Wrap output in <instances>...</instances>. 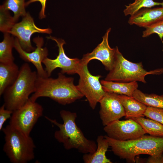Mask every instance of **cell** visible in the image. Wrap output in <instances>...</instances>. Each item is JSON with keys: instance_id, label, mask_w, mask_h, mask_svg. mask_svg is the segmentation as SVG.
Masks as SVG:
<instances>
[{"instance_id": "cell-20", "label": "cell", "mask_w": 163, "mask_h": 163, "mask_svg": "<svg viewBox=\"0 0 163 163\" xmlns=\"http://www.w3.org/2000/svg\"><path fill=\"white\" fill-rule=\"evenodd\" d=\"M8 33H4L3 40L0 43V62L9 63L14 62L12 53L15 39Z\"/></svg>"}, {"instance_id": "cell-3", "label": "cell", "mask_w": 163, "mask_h": 163, "mask_svg": "<svg viewBox=\"0 0 163 163\" xmlns=\"http://www.w3.org/2000/svg\"><path fill=\"white\" fill-rule=\"evenodd\" d=\"M112 151L120 158L135 162V157L141 154L152 156L163 155V137L144 135L138 138L119 141L104 136Z\"/></svg>"}, {"instance_id": "cell-22", "label": "cell", "mask_w": 163, "mask_h": 163, "mask_svg": "<svg viewBox=\"0 0 163 163\" xmlns=\"http://www.w3.org/2000/svg\"><path fill=\"white\" fill-rule=\"evenodd\" d=\"M133 97L147 106L163 108V95L144 93L137 89L134 91Z\"/></svg>"}, {"instance_id": "cell-4", "label": "cell", "mask_w": 163, "mask_h": 163, "mask_svg": "<svg viewBox=\"0 0 163 163\" xmlns=\"http://www.w3.org/2000/svg\"><path fill=\"white\" fill-rule=\"evenodd\" d=\"M37 76V71H33L27 63L21 65L17 79L3 94L6 109L13 111L26 103L36 91Z\"/></svg>"}, {"instance_id": "cell-9", "label": "cell", "mask_w": 163, "mask_h": 163, "mask_svg": "<svg viewBox=\"0 0 163 163\" xmlns=\"http://www.w3.org/2000/svg\"><path fill=\"white\" fill-rule=\"evenodd\" d=\"M78 74L79 79L77 87L86 98L90 107L94 109L106 92L99 81L102 76L92 75L88 70V65H83Z\"/></svg>"}, {"instance_id": "cell-14", "label": "cell", "mask_w": 163, "mask_h": 163, "mask_svg": "<svg viewBox=\"0 0 163 163\" xmlns=\"http://www.w3.org/2000/svg\"><path fill=\"white\" fill-rule=\"evenodd\" d=\"M109 28L103 37L101 42L90 53L83 55L81 59L82 65H88L89 62L93 59L100 61L104 65L105 69L110 71L114 64L116 48H111L108 43L109 34L111 31Z\"/></svg>"}, {"instance_id": "cell-23", "label": "cell", "mask_w": 163, "mask_h": 163, "mask_svg": "<svg viewBox=\"0 0 163 163\" xmlns=\"http://www.w3.org/2000/svg\"><path fill=\"white\" fill-rule=\"evenodd\" d=\"M25 6V0H6L0 8L12 11L13 18L16 22L20 17H23L26 14Z\"/></svg>"}, {"instance_id": "cell-25", "label": "cell", "mask_w": 163, "mask_h": 163, "mask_svg": "<svg viewBox=\"0 0 163 163\" xmlns=\"http://www.w3.org/2000/svg\"><path fill=\"white\" fill-rule=\"evenodd\" d=\"M0 31L3 32L8 33L16 23L13 17L11 16L8 10L0 8Z\"/></svg>"}, {"instance_id": "cell-13", "label": "cell", "mask_w": 163, "mask_h": 163, "mask_svg": "<svg viewBox=\"0 0 163 163\" xmlns=\"http://www.w3.org/2000/svg\"><path fill=\"white\" fill-rule=\"evenodd\" d=\"M118 94L106 92L99 101V113L103 125L105 126L125 116L124 108Z\"/></svg>"}, {"instance_id": "cell-29", "label": "cell", "mask_w": 163, "mask_h": 163, "mask_svg": "<svg viewBox=\"0 0 163 163\" xmlns=\"http://www.w3.org/2000/svg\"><path fill=\"white\" fill-rule=\"evenodd\" d=\"M46 1V0H29L26 2V6H27L34 2H39L41 5V8L39 13V18L42 19L45 18L46 17L45 14V10Z\"/></svg>"}, {"instance_id": "cell-18", "label": "cell", "mask_w": 163, "mask_h": 163, "mask_svg": "<svg viewBox=\"0 0 163 163\" xmlns=\"http://www.w3.org/2000/svg\"><path fill=\"white\" fill-rule=\"evenodd\" d=\"M97 148L93 153L84 154L83 159L85 163H112L107 158L106 153L109 147V143L104 136H99L97 139Z\"/></svg>"}, {"instance_id": "cell-8", "label": "cell", "mask_w": 163, "mask_h": 163, "mask_svg": "<svg viewBox=\"0 0 163 163\" xmlns=\"http://www.w3.org/2000/svg\"><path fill=\"white\" fill-rule=\"evenodd\" d=\"M47 38L56 43L59 51L58 55L56 59H52L47 57L43 61L42 63L45 66V70L48 77H50L53 71L57 68H60V72L63 74H78L83 65L81 59L77 58H71L67 56L63 47L66 44L65 41L50 36Z\"/></svg>"}, {"instance_id": "cell-30", "label": "cell", "mask_w": 163, "mask_h": 163, "mask_svg": "<svg viewBox=\"0 0 163 163\" xmlns=\"http://www.w3.org/2000/svg\"><path fill=\"white\" fill-rule=\"evenodd\" d=\"M146 162L148 163H163V155L158 156H150Z\"/></svg>"}, {"instance_id": "cell-6", "label": "cell", "mask_w": 163, "mask_h": 163, "mask_svg": "<svg viewBox=\"0 0 163 163\" xmlns=\"http://www.w3.org/2000/svg\"><path fill=\"white\" fill-rule=\"evenodd\" d=\"M116 48L113 66L105 80L122 82L139 81L146 83L145 77L146 75L163 73V68L146 71L143 68L142 62L134 63L128 60L124 57L118 47L116 46Z\"/></svg>"}, {"instance_id": "cell-21", "label": "cell", "mask_w": 163, "mask_h": 163, "mask_svg": "<svg viewBox=\"0 0 163 163\" xmlns=\"http://www.w3.org/2000/svg\"><path fill=\"white\" fill-rule=\"evenodd\" d=\"M132 119L140 124L146 133L153 136L163 137V124L153 120L143 117Z\"/></svg>"}, {"instance_id": "cell-11", "label": "cell", "mask_w": 163, "mask_h": 163, "mask_svg": "<svg viewBox=\"0 0 163 163\" xmlns=\"http://www.w3.org/2000/svg\"><path fill=\"white\" fill-rule=\"evenodd\" d=\"M22 21L15 23L9 33L17 37L21 48L29 52L35 48L31 44L30 38L34 33H37L50 34L52 30L50 28L42 29L37 27L34 19L29 13H27Z\"/></svg>"}, {"instance_id": "cell-17", "label": "cell", "mask_w": 163, "mask_h": 163, "mask_svg": "<svg viewBox=\"0 0 163 163\" xmlns=\"http://www.w3.org/2000/svg\"><path fill=\"white\" fill-rule=\"evenodd\" d=\"M118 96L124 108L126 118L144 117L147 106L133 97L119 94Z\"/></svg>"}, {"instance_id": "cell-5", "label": "cell", "mask_w": 163, "mask_h": 163, "mask_svg": "<svg viewBox=\"0 0 163 163\" xmlns=\"http://www.w3.org/2000/svg\"><path fill=\"white\" fill-rule=\"evenodd\" d=\"M2 130L5 135L3 150L12 163H27L34 159L36 148L30 135H27L10 124Z\"/></svg>"}, {"instance_id": "cell-16", "label": "cell", "mask_w": 163, "mask_h": 163, "mask_svg": "<svg viewBox=\"0 0 163 163\" xmlns=\"http://www.w3.org/2000/svg\"><path fill=\"white\" fill-rule=\"evenodd\" d=\"M20 68L14 62H0V95L15 81L19 75Z\"/></svg>"}, {"instance_id": "cell-15", "label": "cell", "mask_w": 163, "mask_h": 163, "mask_svg": "<svg viewBox=\"0 0 163 163\" xmlns=\"http://www.w3.org/2000/svg\"><path fill=\"white\" fill-rule=\"evenodd\" d=\"M163 20V6L144 8L131 15L128 23L145 28Z\"/></svg>"}, {"instance_id": "cell-12", "label": "cell", "mask_w": 163, "mask_h": 163, "mask_svg": "<svg viewBox=\"0 0 163 163\" xmlns=\"http://www.w3.org/2000/svg\"><path fill=\"white\" fill-rule=\"evenodd\" d=\"M33 41L36 47L32 52H28L24 50L21 47L17 37L15 38L14 48L23 60L27 62H31L34 66L38 76L48 77L42 65L43 61L47 57L48 55L47 48L43 47L44 44L43 38L42 37H38L34 38Z\"/></svg>"}, {"instance_id": "cell-19", "label": "cell", "mask_w": 163, "mask_h": 163, "mask_svg": "<svg viewBox=\"0 0 163 163\" xmlns=\"http://www.w3.org/2000/svg\"><path fill=\"white\" fill-rule=\"evenodd\" d=\"M101 83L105 92L123 94L131 97H133V93L137 89L138 86L136 81L122 82L104 80H101Z\"/></svg>"}, {"instance_id": "cell-24", "label": "cell", "mask_w": 163, "mask_h": 163, "mask_svg": "<svg viewBox=\"0 0 163 163\" xmlns=\"http://www.w3.org/2000/svg\"><path fill=\"white\" fill-rule=\"evenodd\" d=\"M159 5L163 6V2H158L153 0H135L133 3L125 6L123 12L125 16H131L143 8Z\"/></svg>"}, {"instance_id": "cell-1", "label": "cell", "mask_w": 163, "mask_h": 163, "mask_svg": "<svg viewBox=\"0 0 163 163\" xmlns=\"http://www.w3.org/2000/svg\"><path fill=\"white\" fill-rule=\"evenodd\" d=\"M58 75L56 78L38 76L36 91L30 99L36 101L39 97H48L59 104L66 105L84 96L74 84L73 78L66 77L61 72Z\"/></svg>"}, {"instance_id": "cell-27", "label": "cell", "mask_w": 163, "mask_h": 163, "mask_svg": "<svg viewBox=\"0 0 163 163\" xmlns=\"http://www.w3.org/2000/svg\"><path fill=\"white\" fill-rule=\"evenodd\" d=\"M144 115L163 124V108L147 106Z\"/></svg>"}, {"instance_id": "cell-7", "label": "cell", "mask_w": 163, "mask_h": 163, "mask_svg": "<svg viewBox=\"0 0 163 163\" xmlns=\"http://www.w3.org/2000/svg\"><path fill=\"white\" fill-rule=\"evenodd\" d=\"M43 112L42 105L29 98L23 106L13 111L9 124L29 136L38 119L43 115Z\"/></svg>"}, {"instance_id": "cell-10", "label": "cell", "mask_w": 163, "mask_h": 163, "mask_svg": "<svg viewBox=\"0 0 163 163\" xmlns=\"http://www.w3.org/2000/svg\"><path fill=\"white\" fill-rule=\"evenodd\" d=\"M104 130L109 137L122 141L136 139L146 133L140 125L132 118L113 121L105 126Z\"/></svg>"}, {"instance_id": "cell-2", "label": "cell", "mask_w": 163, "mask_h": 163, "mask_svg": "<svg viewBox=\"0 0 163 163\" xmlns=\"http://www.w3.org/2000/svg\"><path fill=\"white\" fill-rule=\"evenodd\" d=\"M60 115L63 121L62 124L45 116L47 120L59 128V129L54 133L56 139L62 143L66 150L75 149L84 154L94 152L97 144L94 141L87 139L77 126L75 123L77 113L62 110Z\"/></svg>"}, {"instance_id": "cell-26", "label": "cell", "mask_w": 163, "mask_h": 163, "mask_svg": "<svg viewBox=\"0 0 163 163\" xmlns=\"http://www.w3.org/2000/svg\"><path fill=\"white\" fill-rule=\"evenodd\" d=\"M153 34H157L161 39L163 44V20L145 28L142 32V36L146 37Z\"/></svg>"}, {"instance_id": "cell-28", "label": "cell", "mask_w": 163, "mask_h": 163, "mask_svg": "<svg viewBox=\"0 0 163 163\" xmlns=\"http://www.w3.org/2000/svg\"><path fill=\"white\" fill-rule=\"evenodd\" d=\"M13 111L6 109L3 104L0 108V130H2L3 125L8 119L10 118Z\"/></svg>"}]
</instances>
